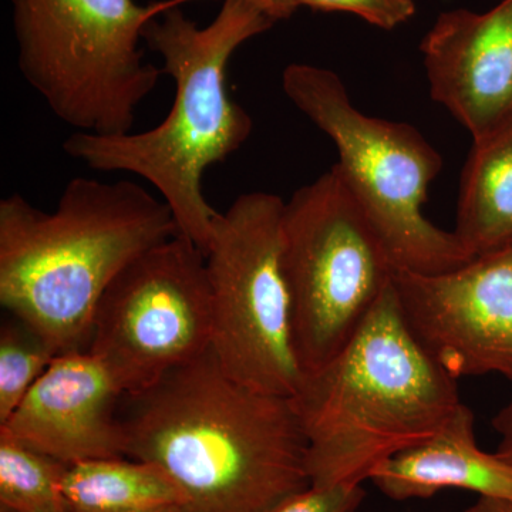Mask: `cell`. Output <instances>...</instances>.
I'll return each instance as SVG.
<instances>
[{"label":"cell","mask_w":512,"mask_h":512,"mask_svg":"<svg viewBox=\"0 0 512 512\" xmlns=\"http://www.w3.org/2000/svg\"><path fill=\"white\" fill-rule=\"evenodd\" d=\"M312 485L363 484L429 439L463 404L457 379L417 340L393 284L346 345L291 397Z\"/></svg>","instance_id":"obj_4"},{"label":"cell","mask_w":512,"mask_h":512,"mask_svg":"<svg viewBox=\"0 0 512 512\" xmlns=\"http://www.w3.org/2000/svg\"><path fill=\"white\" fill-rule=\"evenodd\" d=\"M464 512H512V500L478 497L476 503L468 507Z\"/></svg>","instance_id":"obj_22"},{"label":"cell","mask_w":512,"mask_h":512,"mask_svg":"<svg viewBox=\"0 0 512 512\" xmlns=\"http://www.w3.org/2000/svg\"><path fill=\"white\" fill-rule=\"evenodd\" d=\"M67 467L0 433V511L70 512L63 491Z\"/></svg>","instance_id":"obj_16"},{"label":"cell","mask_w":512,"mask_h":512,"mask_svg":"<svg viewBox=\"0 0 512 512\" xmlns=\"http://www.w3.org/2000/svg\"><path fill=\"white\" fill-rule=\"evenodd\" d=\"M177 234L167 202L134 181L74 177L52 212L16 192L0 201V303L59 353L86 350L111 282Z\"/></svg>","instance_id":"obj_3"},{"label":"cell","mask_w":512,"mask_h":512,"mask_svg":"<svg viewBox=\"0 0 512 512\" xmlns=\"http://www.w3.org/2000/svg\"><path fill=\"white\" fill-rule=\"evenodd\" d=\"M197 0H12L23 79L66 126L130 133L163 70L144 59L151 20Z\"/></svg>","instance_id":"obj_5"},{"label":"cell","mask_w":512,"mask_h":512,"mask_svg":"<svg viewBox=\"0 0 512 512\" xmlns=\"http://www.w3.org/2000/svg\"><path fill=\"white\" fill-rule=\"evenodd\" d=\"M394 288L414 336L447 373L512 382V245L443 274L396 271Z\"/></svg>","instance_id":"obj_10"},{"label":"cell","mask_w":512,"mask_h":512,"mask_svg":"<svg viewBox=\"0 0 512 512\" xmlns=\"http://www.w3.org/2000/svg\"><path fill=\"white\" fill-rule=\"evenodd\" d=\"M284 207L271 192L239 195L215 221L205 265L211 349L222 369L251 389L292 397L303 372L282 266Z\"/></svg>","instance_id":"obj_8"},{"label":"cell","mask_w":512,"mask_h":512,"mask_svg":"<svg viewBox=\"0 0 512 512\" xmlns=\"http://www.w3.org/2000/svg\"><path fill=\"white\" fill-rule=\"evenodd\" d=\"M298 8L306 6L323 12H348L383 30H393L413 18V0H296Z\"/></svg>","instance_id":"obj_19"},{"label":"cell","mask_w":512,"mask_h":512,"mask_svg":"<svg viewBox=\"0 0 512 512\" xmlns=\"http://www.w3.org/2000/svg\"><path fill=\"white\" fill-rule=\"evenodd\" d=\"M431 99L481 140L512 120V0L441 13L421 40Z\"/></svg>","instance_id":"obj_12"},{"label":"cell","mask_w":512,"mask_h":512,"mask_svg":"<svg viewBox=\"0 0 512 512\" xmlns=\"http://www.w3.org/2000/svg\"><path fill=\"white\" fill-rule=\"evenodd\" d=\"M362 484L309 485L266 512H356L365 501Z\"/></svg>","instance_id":"obj_18"},{"label":"cell","mask_w":512,"mask_h":512,"mask_svg":"<svg viewBox=\"0 0 512 512\" xmlns=\"http://www.w3.org/2000/svg\"><path fill=\"white\" fill-rule=\"evenodd\" d=\"M205 255L177 234L120 272L94 311L87 352L124 393L146 389L211 348Z\"/></svg>","instance_id":"obj_9"},{"label":"cell","mask_w":512,"mask_h":512,"mask_svg":"<svg viewBox=\"0 0 512 512\" xmlns=\"http://www.w3.org/2000/svg\"><path fill=\"white\" fill-rule=\"evenodd\" d=\"M63 491L70 512H187V498L163 468L124 457L70 464Z\"/></svg>","instance_id":"obj_15"},{"label":"cell","mask_w":512,"mask_h":512,"mask_svg":"<svg viewBox=\"0 0 512 512\" xmlns=\"http://www.w3.org/2000/svg\"><path fill=\"white\" fill-rule=\"evenodd\" d=\"M126 457L163 468L187 512H266L311 485L291 397L229 377L212 349L124 393Z\"/></svg>","instance_id":"obj_1"},{"label":"cell","mask_w":512,"mask_h":512,"mask_svg":"<svg viewBox=\"0 0 512 512\" xmlns=\"http://www.w3.org/2000/svg\"><path fill=\"white\" fill-rule=\"evenodd\" d=\"M245 2L264 13L266 18L271 19L274 23L291 18L293 13L298 10L296 0H245Z\"/></svg>","instance_id":"obj_21"},{"label":"cell","mask_w":512,"mask_h":512,"mask_svg":"<svg viewBox=\"0 0 512 512\" xmlns=\"http://www.w3.org/2000/svg\"><path fill=\"white\" fill-rule=\"evenodd\" d=\"M493 426L501 437L495 453L512 467V397L507 406L494 417Z\"/></svg>","instance_id":"obj_20"},{"label":"cell","mask_w":512,"mask_h":512,"mask_svg":"<svg viewBox=\"0 0 512 512\" xmlns=\"http://www.w3.org/2000/svg\"><path fill=\"white\" fill-rule=\"evenodd\" d=\"M59 350L33 326L10 315L0 328V424L18 409Z\"/></svg>","instance_id":"obj_17"},{"label":"cell","mask_w":512,"mask_h":512,"mask_svg":"<svg viewBox=\"0 0 512 512\" xmlns=\"http://www.w3.org/2000/svg\"><path fill=\"white\" fill-rule=\"evenodd\" d=\"M274 25L245 0H224L210 25L173 8L151 20L144 42L163 60L174 80L173 106L163 123L143 133L74 131L64 153L100 173H130L148 181L167 202L178 234L207 254L215 221L202 190L205 171L247 143L251 116L228 93V64L239 46Z\"/></svg>","instance_id":"obj_2"},{"label":"cell","mask_w":512,"mask_h":512,"mask_svg":"<svg viewBox=\"0 0 512 512\" xmlns=\"http://www.w3.org/2000/svg\"><path fill=\"white\" fill-rule=\"evenodd\" d=\"M123 390L87 350L59 353L0 433L66 464L126 457Z\"/></svg>","instance_id":"obj_11"},{"label":"cell","mask_w":512,"mask_h":512,"mask_svg":"<svg viewBox=\"0 0 512 512\" xmlns=\"http://www.w3.org/2000/svg\"><path fill=\"white\" fill-rule=\"evenodd\" d=\"M281 234L293 345L305 375L355 335L396 268L335 167L293 192Z\"/></svg>","instance_id":"obj_7"},{"label":"cell","mask_w":512,"mask_h":512,"mask_svg":"<svg viewBox=\"0 0 512 512\" xmlns=\"http://www.w3.org/2000/svg\"><path fill=\"white\" fill-rule=\"evenodd\" d=\"M369 480L394 501L429 500L450 488L512 500V467L478 447L476 417L464 403L429 439L383 461Z\"/></svg>","instance_id":"obj_13"},{"label":"cell","mask_w":512,"mask_h":512,"mask_svg":"<svg viewBox=\"0 0 512 512\" xmlns=\"http://www.w3.org/2000/svg\"><path fill=\"white\" fill-rule=\"evenodd\" d=\"M282 89L293 106L335 143L343 183L365 212L396 271H454L474 256L423 212L443 158L416 127L356 109L342 79L325 67L292 63Z\"/></svg>","instance_id":"obj_6"},{"label":"cell","mask_w":512,"mask_h":512,"mask_svg":"<svg viewBox=\"0 0 512 512\" xmlns=\"http://www.w3.org/2000/svg\"><path fill=\"white\" fill-rule=\"evenodd\" d=\"M454 234L476 256L512 245V120L473 141L461 174Z\"/></svg>","instance_id":"obj_14"}]
</instances>
